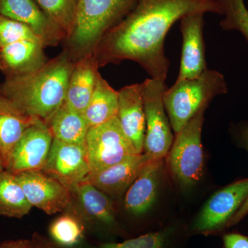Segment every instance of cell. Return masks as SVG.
Segmentation results:
<instances>
[{
	"label": "cell",
	"mask_w": 248,
	"mask_h": 248,
	"mask_svg": "<svg viewBox=\"0 0 248 248\" xmlns=\"http://www.w3.org/2000/svg\"><path fill=\"white\" fill-rule=\"evenodd\" d=\"M192 13L223 14L216 0H138L94 48L99 68L130 60L151 78L166 81L170 66L164 49L166 35L174 23Z\"/></svg>",
	"instance_id": "cell-1"
},
{
	"label": "cell",
	"mask_w": 248,
	"mask_h": 248,
	"mask_svg": "<svg viewBox=\"0 0 248 248\" xmlns=\"http://www.w3.org/2000/svg\"><path fill=\"white\" fill-rule=\"evenodd\" d=\"M75 63L63 50L32 73L6 77L0 93L23 113L47 123L64 103Z\"/></svg>",
	"instance_id": "cell-2"
},
{
	"label": "cell",
	"mask_w": 248,
	"mask_h": 248,
	"mask_svg": "<svg viewBox=\"0 0 248 248\" xmlns=\"http://www.w3.org/2000/svg\"><path fill=\"white\" fill-rule=\"evenodd\" d=\"M138 0H79L76 27L63 42L76 62L93 53L103 36L118 24Z\"/></svg>",
	"instance_id": "cell-3"
},
{
	"label": "cell",
	"mask_w": 248,
	"mask_h": 248,
	"mask_svg": "<svg viewBox=\"0 0 248 248\" xmlns=\"http://www.w3.org/2000/svg\"><path fill=\"white\" fill-rule=\"evenodd\" d=\"M228 91L224 76L208 68L193 79H177L164 94L165 108L174 134L179 133L201 109L208 107L214 98Z\"/></svg>",
	"instance_id": "cell-4"
},
{
	"label": "cell",
	"mask_w": 248,
	"mask_h": 248,
	"mask_svg": "<svg viewBox=\"0 0 248 248\" xmlns=\"http://www.w3.org/2000/svg\"><path fill=\"white\" fill-rule=\"evenodd\" d=\"M207 108L201 109L175 135L166 156L172 179L182 189H189L197 185L203 176L204 153L202 134Z\"/></svg>",
	"instance_id": "cell-5"
},
{
	"label": "cell",
	"mask_w": 248,
	"mask_h": 248,
	"mask_svg": "<svg viewBox=\"0 0 248 248\" xmlns=\"http://www.w3.org/2000/svg\"><path fill=\"white\" fill-rule=\"evenodd\" d=\"M142 83L146 116L143 153L150 160H164L174 141L172 127L164 107L166 81L149 78Z\"/></svg>",
	"instance_id": "cell-6"
},
{
	"label": "cell",
	"mask_w": 248,
	"mask_h": 248,
	"mask_svg": "<svg viewBox=\"0 0 248 248\" xmlns=\"http://www.w3.org/2000/svg\"><path fill=\"white\" fill-rule=\"evenodd\" d=\"M86 146L91 172L107 169L138 154L117 117L90 128Z\"/></svg>",
	"instance_id": "cell-7"
},
{
	"label": "cell",
	"mask_w": 248,
	"mask_h": 248,
	"mask_svg": "<svg viewBox=\"0 0 248 248\" xmlns=\"http://www.w3.org/2000/svg\"><path fill=\"white\" fill-rule=\"evenodd\" d=\"M248 197V178L226 186L207 201L194 222V231L209 232L228 226Z\"/></svg>",
	"instance_id": "cell-8"
},
{
	"label": "cell",
	"mask_w": 248,
	"mask_h": 248,
	"mask_svg": "<svg viewBox=\"0 0 248 248\" xmlns=\"http://www.w3.org/2000/svg\"><path fill=\"white\" fill-rule=\"evenodd\" d=\"M53 138L48 125L37 119L15 145L6 164V170L14 174L42 170L46 164Z\"/></svg>",
	"instance_id": "cell-9"
},
{
	"label": "cell",
	"mask_w": 248,
	"mask_h": 248,
	"mask_svg": "<svg viewBox=\"0 0 248 248\" xmlns=\"http://www.w3.org/2000/svg\"><path fill=\"white\" fill-rule=\"evenodd\" d=\"M15 175L31 205L47 215L60 213L71 203V190L43 171H24Z\"/></svg>",
	"instance_id": "cell-10"
},
{
	"label": "cell",
	"mask_w": 248,
	"mask_h": 248,
	"mask_svg": "<svg viewBox=\"0 0 248 248\" xmlns=\"http://www.w3.org/2000/svg\"><path fill=\"white\" fill-rule=\"evenodd\" d=\"M42 171L71 189L91 172L86 144L66 143L53 138Z\"/></svg>",
	"instance_id": "cell-11"
},
{
	"label": "cell",
	"mask_w": 248,
	"mask_h": 248,
	"mask_svg": "<svg viewBox=\"0 0 248 248\" xmlns=\"http://www.w3.org/2000/svg\"><path fill=\"white\" fill-rule=\"evenodd\" d=\"M0 15L28 26L46 47L56 46L66 35L50 19L35 0H0Z\"/></svg>",
	"instance_id": "cell-12"
},
{
	"label": "cell",
	"mask_w": 248,
	"mask_h": 248,
	"mask_svg": "<svg viewBox=\"0 0 248 248\" xmlns=\"http://www.w3.org/2000/svg\"><path fill=\"white\" fill-rule=\"evenodd\" d=\"M203 13H192L180 19L183 45L178 80L193 79L207 68L203 39Z\"/></svg>",
	"instance_id": "cell-13"
},
{
	"label": "cell",
	"mask_w": 248,
	"mask_h": 248,
	"mask_svg": "<svg viewBox=\"0 0 248 248\" xmlns=\"http://www.w3.org/2000/svg\"><path fill=\"white\" fill-rule=\"evenodd\" d=\"M117 117L138 154H142L146 133L143 83L124 86L118 91Z\"/></svg>",
	"instance_id": "cell-14"
},
{
	"label": "cell",
	"mask_w": 248,
	"mask_h": 248,
	"mask_svg": "<svg viewBox=\"0 0 248 248\" xmlns=\"http://www.w3.org/2000/svg\"><path fill=\"white\" fill-rule=\"evenodd\" d=\"M149 161L143 153L135 155L107 169L90 173L82 182L90 183L107 195L117 197L126 192Z\"/></svg>",
	"instance_id": "cell-15"
},
{
	"label": "cell",
	"mask_w": 248,
	"mask_h": 248,
	"mask_svg": "<svg viewBox=\"0 0 248 248\" xmlns=\"http://www.w3.org/2000/svg\"><path fill=\"white\" fill-rule=\"evenodd\" d=\"M45 48L40 38L19 40L5 46L0 48V69L6 77L32 73L48 61Z\"/></svg>",
	"instance_id": "cell-16"
},
{
	"label": "cell",
	"mask_w": 248,
	"mask_h": 248,
	"mask_svg": "<svg viewBox=\"0 0 248 248\" xmlns=\"http://www.w3.org/2000/svg\"><path fill=\"white\" fill-rule=\"evenodd\" d=\"M163 160H150L125 192L124 208L140 216L149 211L157 198Z\"/></svg>",
	"instance_id": "cell-17"
},
{
	"label": "cell",
	"mask_w": 248,
	"mask_h": 248,
	"mask_svg": "<svg viewBox=\"0 0 248 248\" xmlns=\"http://www.w3.org/2000/svg\"><path fill=\"white\" fill-rule=\"evenodd\" d=\"M99 68L93 53L77 60L70 76L63 103L67 107L84 113L94 92Z\"/></svg>",
	"instance_id": "cell-18"
},
{
	"label": "cell",
	"mask_w": 248,
	"mask_h": 248,
	"mask_svg": "<svg viewBox=\"0 0 248 248\" xmlns=\"http://www.w3.org/2000/svg\"><path fill=\"white\" fill-rule=\"evenodd\" d=\"M70 190L78 200L86 218L102 226H116L115 208L108 195L85 182L77 184Z\"/></svg>",
	"instance_id": "cell-19"
},
{
	"label": "cell",
	"mask_w": 248,
	"mask_h": 248,
	"mask_svg": "<svg viewBox=\"0 0 248 248\" xmlns=\"http://www.w3.org/2000/svg\"><path fill=\"white\" fill-rule=\"evenodd\" d=\"M37 119L23 113L0 93V152L5 167L15 145Z\"/></svg>",
	"instance_id": "cell-20"
},
{
	"label": "cell",
	"mask_w": 248,
	"mask_h": 248,
	"mask_svg": "<svg viewBox=\"0 0 248 248\" xmlns=\"http://www.w3.org/2000/svg\"><path fill=\"white\" fill-rule=\"evenodd\" d=\"M118 103V91H115L99 73L94 92L84 113L90 128L117 117Z\"/></svg>",
	"instance_id": "cell-21"
},
{
	"label": "cell",
	"mask_w": 248,
	"mask_h": 248,
	"mask_svg": "<svg viewBox=\"0 0 248 248\" xmlns=\"http://www.w3.org/2000/svg\"><path fill=\"white\" fill-rule=\"evenodd\" d=\"M53 138L76 144H86L89 125L84 114L62 106L47 123Z\"/></svg>",
	"instance_id": "cell-22"
},
{
	"label": "cell",
	"mask_w": 248,
	"mask_h": 248,
	"mask_svg": "<svg viewBox=\"0 0 248 248\" xmlns=\"http://www.w3.org/2000/svg\"><path fill=\"white\" fill-rule=\"evenodd\" d=\"M32 208L15 174L0 173V216L21 218Z\"/></svg>",
	"instance_id": "cell-23"
},
{
	"label": "cell",
	"mask_w": 248,
	"mask_h": 248,
	"mask_svg": "<svg viewBox=\"0 0 248 248\" xmlns=\"http://www.w3.org/2000/svg\"><path fill=\"white\" fill-rule=\"evenodd\" d=\"M35 1L50 19L63 31L66 33V39L68 38L76 27L79 0Z\"/></svg>",
	"instance_id": "cell-24"
},
{
	"label": "cell",
	"mask_w": 248,
	"mask_h": 248,
	"mask_svg": "<svg viewBox=\"0 0 248 248\" xmlns=\"http://www.w3.org/2000/svg\"><path fill=\"white\" fill-rule=\"evenodd\" d=\"M84 231L82 219L70 213L58 217L49 227V234L54 242L67 248L79 244L84 239Z\"/></svg>",
	"instance_id": "cell-25"
},
{
	"label": "cell",
	"mask_w": 248,
	"mask_h": 248,
	"mask_svg": "<svg viewBox=\"0 0 248 248\" xmlns=\"http://www.w3.org/2000/svg\"><path fill=\"white\" fill-rule=\"evenodd\" d=\"M222 11L220 27L225 31L239 32L248 43V9L245 0H216Z\"/></svg>",
	"instance_id": "cell-26"
},
{
	"label": "cell",
	"mask_w": 248,
	"mask_h": 248,
	"mask_svg": "<svg viewBox=\"0 0 248 248\" xmlns=\"http://www.w3.org/2000/svg\"><path fill=\"white\" fill-rule=\"evenodd\" d=\"M172 232V228H165L124 242L102 244L97 248H165Z\"/></svg>",
	"instance_id": "cell-27"
},
{
	"label": "cell",
	"mask_w": 248,
	"mask_h": 248,
	"mask_svg": "<svg viewBox=\"0 0 248 248\" xmlns=\"http://www.w3.org/2000/svg\"><path fill=\"white\" fill-rule=\"evenodd\" d=\"M34 38L40 37L26 24L0 15V48L17 41Z\"/></svg>",
	"instance_id": "cell-28"
},
{
	"label": "cell",
	"mask_w": 248,
	"mask_h": 248,
	"mask_svg": "<svg viewBox=\"0 0 248 248\" xmlns=\"http://www.w3.org/2000/svg\"><path fill=\"white\" fill-rule=\"evenodd\" d=\"M224 248H248V236L231 233L223 236Z\"/></svg>",
	"instance_id": "cell-29"
},
{
	"label": "cell",
	"mask_w": 248,
	"mask_h": 248,
	"mask_svg": "<svg viewBox=\"0 0 248 248\" xmlns=\"http://www.w3.org/2000/svg\"><path fill=\"white\" fill-rule=\"evenodd\" d=\"M0 248H32V246L31 240H9L1 242Z\"/></svg>",
	"instance_id": "cell-30"
},
{
	"label": "cell",
	"mask_w": 248,
	"mask_h": 248,
	"mask_svg": "<svg viewBox=\"0 0 248 248\" xmlns=\"http://www.w3.org/2000/svg\"><path fill=\"white\" fill-rule=\"evenodd\" d=\"M248 214V197L246 202H244V204L241 205V208L239 209L236 214L234 215V217L232 218L231 221L228 223V226H232L233 225L236 224V223H239L242 218H244Z\"/></svg>",
	"instance_id": "cell-31"
},
{
	"label": "cell",
	"mask_w": 248,
	"mask_h": 248,
	"mask_svg": "<svg viewBox=\"0 0 248 248\" xmlns=\"http://www.w3.org/2000/svg\"><path fill=\"white\" fill-rule=\"evenodd\" d=\"M31 242L32 248H52L48 242L39 236H34L33 239L31 240Z\"/></svg>",
	"instance_id": "cell-32"
},
{
	"label": "cell",
	"mask_w": 248,
	"mask_h": 248,
	"mask_svg": "<svg viewBox=\"0 0 248 248\" xmlns=\"http://www.w3.org/2000/svg\"><path fill=\"white\" fill-rule=\"evenodd\" d=\"M241 138H242L243 142L248 151V127L243 129L241 131Z\"/></svg>",
	"instance_id": "cell-33"
},
{
	"label": "cell",
	"mask_w": 248,
	"mask_h": 248,
	"mask_svg": "<svg viewBox=\"0 0 248 248\" xmlns=\"http://www.w3.org/2000/svg\"><path fill=\"white\" fill-rule=\"evenodd\" d=\"M5 170H6V167H5L4 158L0 152V173L2 172Z\"/></svg>",
	"instance_id": "cell-34"
}]
</instances>
